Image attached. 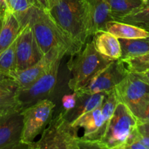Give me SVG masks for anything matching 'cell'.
<instances>
[{"instance_id":"6da1fadb","label":"cell","mask_w":149,"mask_h":149,"mask_svg":"<svg viewBox=\"0 0 149 149\" xmlns=\"http://www.w3.org/2000/svg\"><path fill=\"white\" fill-rule=\"evenodd\" d=\"M58 28L69 38L78 52L90 34L88 7L86 0H49L45 10Z\"/></svg>"},{"instance_id":"7a4b0ae2","label":"cell","mask_w":149,"mask_h":149,"mask_svg":"<svg viewBox=\"0 0 149 149\" xmlns=\"http://www.w3.org/2000/svg\"><path fill=\"white\" fill-rule=\"evenodd\" d=\"M27 22L31 26L33 36L43 55L55 47L65 49L67 55L71 57L79 52L71 39L57 26L45 9L33 6L28 14Z\"/></svg>"},{"instance_id":"3957f363","label":"cell","mask_w":149,"mask_h":149,"mask_svg":"<svg viewBox=\"0 0 149 149\" xmlns=\"http://www.w3.org/2000/svg\"><path fill=\"white\" fill-rule=\"evenodd\" d=\"M138 134V120L129 108L119 101L97 148L125 149L135 141Z\"/></svg>"},{"instance_id":"277c9868","label":"cell","mask_w":149,"mask_h":149,"mask_svg":"<svg viewBox=\"0 0 149 149\" xmlns=\"http://www.w3.org/2000/svg\"><path fill=\"white\" fill-rule=\"evenodd\" d=\"M62 111L50 120L42 132L41 138L29 145L27 149H80L79 129L74 127Z\"/></svg>"},{"instance_id":"5b68a950","label":"cell","mask_w":149,"mask_h":149,"mask_svg":"<svg viewBox=\"0 0 149 149\" xmlns=\"http://www.w3.org/2000/svg\"><path fill=\"white\" fill-rule=\"evenodd\" d=\"M112 61L95 49L93 41L86 43L84 49H81L71 57L68 64V68L72 72V77L68 81L69 88L77 92Z\"/></svg>"},{"instance_id":"8992f818","label":"cell","mask_w":149,"mask_h":149,"mask_svg":"<svg viewBox=\"0 0 149 149\" xmlns=\"http://www.w3.org/2000/svg\"><path fill=\"white\" fill-rule=\"evenodd\" d=\"M55 104L48 99H44L21 111L23 118V127L21 143L23 148L29 145L43 132L52 119Z\"/></svg>"},{"instance_id":"52a82bcc","label":"cell","mask_w":149,"mask_h":149,"mask_svg":"<svg viewBox=\"0 0 149 149\" xmlns=\"http://www.w3.org/2000/svg\"><path fill=\"white\" fill-rule=\"evenodd\" d=\"M129 71L120 59L113 60L107 66L95 75L87 84L77 90V97L95 94L109 93L126 77Z\"/></svg>"},{"instance_id":"ba28073f","label":"cell","mask_w":149,"mask_h":149,"mask_svg":"<svg viewBox=\"0 0 149 149\" xmlns=\"http://www.w3.org/2000/svg\"><path fill=\"white\" fill-rule=\"evenodd\" d=\"M63 58L52 63L47 71L36 81L26 88L19 89L18 100L21 111L40 100L46 99L53 91L57 82L58 69Z\"/></svg>"},{"instance_id":"9c48e42d","label":"cell","mask_w":149,"mask_h":149,"mask_svg":"<svg viewBox=\"0 0 149 149\" xmlns=\"http://www.w3.org/2000/svg\"><path fill=\"white\" fill-rule=\"evenodd\" d=\"M114 91L118 100L126 105L135 116L140 107L149 97V84L135 73L129 71L115 87Z\"/></svg>"},{"instance_id":"30bf717a","label":"cell","mask_w":149,"mask_h":149,"mask_svg":"<svg viewBox=\"0 0 149 149\" xmlns=\"http://www.w3.org/2000/svg\"><path fill=\"white\" fill-rule=\"evenodd\" d=\"M16 71L25 69L36 63L43 57L33 36L29 22L23 26L16 41Z\"/></svg>"},{"instance_id":"8fae6325","label":"cell","mask_w":149,"mask_h":149,"mask_svg":"<svg viewBox=\"0 0 149 149\" xmlns=\"http://www.w3.org/2000/svg\"><path fill=\"white\" fill-rule=\"evenodd\" d=\"M74 127L84 130L81 138V148H97L96 143L102 138L105 132L101 106L100 108L79 115L71 121Z\"/></svg>"},{"instance_id":"7c38bea8","label":"cell","mask_w":149,"mask_h":149,"mask_svg":"<svg viewBox=\"0 0 149 149\" xmlns=\"http://www.w3.org/2000/svg\"><path fill=\"white\" fill-rule=\"evenodd\" d=\"M67 52L65 49L60 47L52 48L36 63L25 69L13 71L10 77L14 79L19 89L26 88L43 75L57 58H63Z\"/></svg>"},{"instance_id":"4fadbf2b","label":"cell","mask_w":149,"mask_h":149,"mask_svg":"<svg viewBox=\"0 0 149 149\" xmlns=\"http://www.w3.org/2000/svg\"><path fill=\"white\" fill-rule=\"evenodd\" d=\"M23 118L20 111L0 115V149L23 148Z\"/></svg>"},{"instance_id":"5bb4252c","label":"cell","mask_w":149,"mask_h":149,"mask_svg":"<svg viewBox=\"0 0 149 149\" xmlns=\"http://www.w3.org/2000/svg\"><path fill=\"white\" fill-rule=\"evenodd\" d=\"M88 7L90 34L98 31H106V23L114 20L106 0H86Z\"/></svg>"},{"instance_id":"9a60e30c","label":"cell","mask_w":149,"mask_h":149,"mask_svg":"<svg viewBox=\"0 0 149 149\" xmlns=\"http://www.w3.org/2000/svg\"><path fill=\"white\" fill-rule=\"evenodd\" d=\"M93 36L95 47L100 54L111 60L121 58L122 49L118 38L107 31H98Z\"/></svg>"},{"instance_id":"2e32d148","label":"cell","mask_w":149,"mask_h":149,"mask_svg":"<svg viewBox=\"0 0 149 149\" xmlns=\"http://www.w3.org/2000/svg\"><path fill=\"white\" fill-rule=\"evenodd\" d=\"M19 87L13 78L8 77L0 84V115L20 111L18 100Z\"/></svg>"},{"instance_id":"e0dca14e","label":"cell","mask_w":149,"mask_h":149,"mask_svg":"<svg viewBox=\"0 0 149 149\" xmlns=\"http://www.w3.org/2000/svg\"><path fill=\"white\" fill-rule=\"evenodd\" d=\"M22 28L18 19L10 10H7L2 19L0 30V54L17 39Z\"/></svg>"},{"instance_id":"ac0fdd59","label":"cell","mask_w":149,"mask_h":149,"mask_svg":"<svg viewBox=\"0 0 149 149\" xmlns=\"http://www.w3.org/2000/svg\"><path fill=\"white\" fill-rule=\"evenodd\" d=\"M106 31L118 39H141L149 37V32L138 26L116 20L106 23Z\"/></svg>"},{"instance_id":"d6986e66","label":"cell","mask_w":149,"mask_h":149,"mask_svg":"<svg viewBox=\"0 0 149 149\" xmlns=\"http://www.w3.org/2000/svg\"><path fill=\"white\" fill-rule=\"evenodd\" d=\"M119 40L122 49V56L119 59H129L149 52V37Z\"/></svg>"},{"instance_id":"ffe728a7","label":"cell","mask_w":149,"mask_h":149,"mask_svg":"<svg viewBox=\"0 0 149 149\" xmlns=\"http://www.w3.org/2000/svg\"><path fill=\"white\" fill-rule=\"evenodd\" d=\"M110 7L111 13L113 20H118L121 17L130 14L143 6V0H106Z\"/></svg>"},{"instance_id":"44dd1931","label":"cell","mask_w":149,"mask_h":149,"mask_svg":"<svg viewBox=\"0 0 149 149\" xmlns=\"http://www.w3.org/2000/svg\"><path fill=\"white\" fill-rule=\"evenodd\" d=\"M118 21L138 26L149 32V6L140 7L130 14L121 17Z\"/></svg>"},{"instance_id":"7402d4cb","label":"cell","mask_w":149,"mask_h":149,"mask_svg":"<svg viewBox=\"0 0 149 149\" xmlns=\"http://www.w3.org/2000/svg\"><path fill=\"white\" fill-rule=\"evenodd\" d=\"M16 41L17 39L0 54V73L8 77L16 71Z\"/></svg>"},{"instance_id":"603a6c76","label":"cell","mask_w":149,"mask_h":149,"mask_svg":"<svg viewBox=\"0 0 149 149\" xmlns=\"http://www.w3.org/2000/svg\"><path fill=\"white\" fill-rule=\"evenodd\" d=\"M7 8L18 19L22 26L27 22L29 11L33 5L30 0H5Z\"/></svg>"},{"instance_id":"cb8c5ba5","label":"cell","mask_w":149,"mask_h":149,"mask_svg":"<svg viewBox=\"0 0 149 149\" xmlns=\"http://www.w3.org/2000/svg\"><path fill=\"white\" fill-rule=\"evenodd\" d=\"M106 95H107V93H95V94L89 95H85L87 97L81 103V104H80V106L77 108L75 113H74V114L72 115L71 121L78 117L79 115L87 113V112L95 110L97 108H100L103 104V102L104 100L105 97H106Z\"/></svg>"},{"instance_id":"d4e9b609","label":"cell","mask_w":149,"mask_h":149,"mask_svg":"<svg viewBox=\"0 0 149 149\" xmlns=\"http://www.w3.org/2000/svg\"><path fill=\"white\" fill-rule=\"evenodd\" d=\"M122 61L125 64L127 69L130 72L141 73L149 70V52Z\"/></svg>"},{"instance_id":"484cf974","label":"cell","mask_w":149,"mask_h":149,"mask_svg":"<svg viewBox=\"0 0 149 149\" xmlns=\"http://www.w3.org/2000/svg\"><path fill=\"white\" fill-rule=\"evenodd\" d=\"M77 99L78 97L76 92H74L72 94L65 95L62 98V104L63 108V111L68 114L71 111L74 110L77 106Z\"/></svg>"},{"instance_id":"4316f807","label":"cell","mask_w":149,"mask_h":149,"mask_svg":"<svg viewBox=\"0 0 149 149\" xmlns=\"http://www.w3.org/2000/svg\"><path fill=\"white\" fill-rule=\"evenodd\" d=\"M138 123L149 122V97L143 103L135 114Z\"/></svg>"},{"instance_id":"83f0119b","label":"cell","mask_w":149,"mask_h":149,"mask_svg":"<svg viewBox=\"0 0 149 149\" xmlns=\"http://www.w3.org/2000/svg\"><path fill=\"white\" fill-rule=\"evenodd\" d=\"M138 130L140 134L149 138V122L138 123Z\"/></svg>"},{"instance_id":"f1b7e54d","label":"cell","mask_w":149,"mask_h":149,"mask_svg":"<svg viewBox=\"0 0 149 149\" xmlns=\"http://www.w3.org/2000/svg\"><path fill=\"white\" fill-rule=\"evenodd\" d=\"M8 10L5 0H0V17L3 19L4 15Z\"/></svg>"},{"instance_id":"f546056e","label":"cell","mask_w":149,"mask_h":149,"mask_svg":"<svg viewBox=\"0 0 149 149\" xmlns=\"http://www.w3.org/2000/svg\"><path fill=\"white\" fill-rule=\"evenodd\" d=\"M142 80H143L144 81L149 84V70L146 71H144V72L141 73H135Z\"/></svg>"},{"instance_id":"4dcf8cb0","label":"cell","mask_w":149,"mask_h":149,"mask_svg":"<svg viewBox=\"0 0 149 149\" xmlns=\"http://www.w3.org/2000/svg\"><path fill=\"white\" fill-rule=\"evenodd\" d=\"M41 7L45 10H47L49 7V0H37Z\"/></svg>"},{"instance_id":"1f68e13d","label":"cell","mask_w":149,"mask_h":149,"mask_svg":"<svg viewBox=\"0 0 149 149\" xmlns=\"http://www.w3.org/2000/svg\"><path fill=\"white\" fill-rule=\"evenodd\" d=\"M8 77H8V76H6V75H4V74H1L0 73V84H1V83L3 82V81H5L6 79H7Z\"/></svg>"},{"instance_id":"d6a6232c","label":"cell","mask_w":149,"mask_h":149,"mask_svg":"<svg viewBox=\"0 0 149 149\" xmlns=\"http://www.w3.org/2000/svg\"><path fill=\"white\" fill-rule=\"evenodd\" d=\"M30 1H31L32 4H33V5L36 6V7H41L40 4H39V3L38 2V1H37V0H30Z\"/></svg>"},{"instance_id":"836d02e7","label":"cell","mask_w":149,"mask_h":149,"mask_svg":"<svg viewBox=\"0 0 149 149\" xmlns=\"http://www.w3.org/2000/svg\"><path fill=\"white\" fill-rule=\"evenodd\" d=\"M149 6V0H143V4L141 7H148Z\"/></svg>"},{"instance_id":"e575fe53","label":"cell","mask_w":149,"mask_h":149,"mask_svg":"<svg viewBox=\"0 0 149 149\" xmlns=\"http://www.w3.org/2000/svg\"><path fill=\"white\" fill-rule=\"evenodd\" d=\"M1 26H2V19H1V17H0V30H1Z\"/></svg>"}]
</instances>
